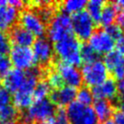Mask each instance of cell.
Masks as SVG:
<instances>
[{"mask_svg":"<svg viewBox=\"0 0 124 124\" xmlns=\"http://www.w3.org/2000/svg\"><path fill=\"white\" fill-rule=\"evenodd\" d=\"M41 71L34 67L33 69L26 72V78L24 83L18 91L14 93L13 102L14 107L16 110H25L34 102L33 93L38 83L39 76L41 75Z\"/></svg>","mask_w":124,"mask_h":124,"instance_id":"6da1fadb","label":"cell"},{"mask_svg":"<svg viewBox=\"0 0 124 124\" xmlns=\"http://www.w3.org/2000/svg\"><path fill=\"white\" fill-rule=\"evenodd\" d=\"M81 46L80 41L72 35L54 43V51L62 62L77 67L82 63Z\"/></svg>","mask_w":124,"mask_h":124,"instance_id":"7a4b0ae2","label":"cell"},{"mask_svg":"<svg viewBox=\"0 0 124 124\" xmlns=\"http://www.w3.org/2000/svg\"><path fill=\"white\" fill-rule=\"evenodd\" d=\"M54 112V105L49 99L35 101L22 115L21 121L23 124H34L35 122L43 124L52 118Z\"/></svg>","mask_w":124,"mask_h":124,"instance_id":"3957f363","label":"cell"},{"mask_svg":"<svg viewBox=\"0 0 124 124\" xmlns=\"http://www.w3.org/2000/svg\"><path fill=\"white\" fill-rule=\"evenodd\" d=\"M47 34L49 40L54 43L72 35V21L69 15L65 14L62 11L54 15L50 20Z\"/></svg>","mask_w":124,"mask_h":124,"instance_id":"277c9868","label":"cell"},{"mask_svg":"<svg viewBox=\"0 0 124 124\" xmlns=\"http://www.w3.org/2000/svg\"><path fill=\"white\" fill-rule=\"evenodd\" d=\"M81 74L83 82L85 83L87 86L93 88L108 79L109 72L103 61L98 59L94 62L85 63L82 68Z\"/></svg>","mask_w":124,"mask_h":124,"instance_id":"5b68a950","label":"cell"},{"mask_svg":"<svg viewBox=\"0 0 124 124\" xmlns=\"http://www.w3.org/2000/svg\"><path fill=\"white\" fill-rule=\"evenodd\" d=\"M72 35L78 40H88L95 31V22L86 11H80L71 17Z\"/></svg>","mask_w":124,"mask_h":124,"instance_id":"8992f818","label":"cell"},{"mask_svg":"<svg viewBox=\"0 0 124 124\" xmlns=\"http://www.w3.org/2000/svg\"><path fill=\"white\" fill-rule=\"evenodd\" d=\"M65 110L70 124H99L92 107L73 101L68 105Z\"/></svg>","mask_w":124,"mask_h":124,"instance_id":"52a82bcc","label":"cell"},{"mask_svg":"<svg viewBox=\"0 0 124 124\" xmlns=\"http://www.w3.org/2000/svg\"><path fill=\"white\" fill-rule=\"evenodd\" d=\"M20 26L30 32L34 36L43 37L46 33L45 22L41 18L36 11L32 9L23 10L18 16Z\"/></svg>","mask_w":124,"mask_h":124,"instance_id":"ba28073f","label":"cell"},{"mask_svg":"<svg viewBox=\"0 0 124 124\" xmlns=\"http://www.w3.org/2000/svg\"><path fill=\"white\" fill-rule=\"evenodd\" d=\"M9 59L11 64H13L16 69L22 71L33 69L36 62L32 49L24 46L14 45L11 47L9 51Z\"/></svg>","mask_w":124,"mask_h":124,"instance_id":"9c48e42d","label":"cell"},{"mask_svg":"<svg viewBox=\"0 0 124 124\" xmlns=\"http://www.w3.org/2000/svg\"><path fill=\"white\" fill-rule=\"evenodd\" d=\"M89 45L98 54H107L112 51L115 45V40L105 29L95 30L89 38Z\"/></svg>","mask_w":124,"mask_h":124,"instance_id":"30bf717a","label":"cell"},{"mask_svg":"<svg viewBox=\"0 0 124 124\" xmlns=\"http://www.w3.org/2000/svg\"><path fill=\"white\" fill-rule=\"evenodd\" d=\"M54 70L58 72L63 83H66L67 86L77 88L80 87L83 83V78L80 71L76 66L66 63L64 62H57L54 66Z\"/></svg>","mask_w":124,"mask_h":124,"instance_id":"8fae6325","label":"cell"},{"mask_svg":"<svg viewBox=\"0 0 124 124\" xmlns=\"http://www.w3.org/2000/svg\"><path fill=\"white\" fill-rule=\"evenodd\" d=\"M33 54L35 62L41 64H47L52 61L54 56V46L52 42L46 37H38L33 43Z\"/></svg>","mask_w":124,"mask_h":124,"instance_id":"7c38bea8","label":"cell"},{"mask_svg":"<svg viewBox=\"0 0 124 124\" xmlns=\"http://www.w3.org/2000/svg\"><path fill=\"white\" fill-rule=\"evenodd\" d=\"M92 93L96 100H106L109 101L117 100L119 93L118 83L112 78H108L103 83L93 87Z\"/></svg>","mask_w":124,"mask_h":124,"instance_id":"4fadbf2b","label":"cell"},{"mask_svg":"<svg viewBox=\"0 0 124 124\" xmlns=\"http://www.w3.org/2000/svg\"><path fill=\"white\" fill-rule=\"evenodd\" d=\"M103 62L108 72L110 71L115 79L120 81L124 77V55L112 50L105 54Z\"/></svg>","mask_w":124,"mask_h":124,"instance_id":"5bb4252c","label":"cell"},{"mask_svg":"<svg viewBox=\"0 0 124 124\" xmlns=\"http://www.w3.org/2000/svg\"><path fill=\"white\" fill-rule=\"evenodd\" d=\"M76 89L63 85L61 88L54 90L50 93V101L54 105H58L61 108L68 106L74 101L76 98Z\"/></svg>","mask_w":124,"mask_h":124,"instance_id":"9a60e30c","label":"cell"},{"mask_svg":"<svg viewBox=\"0 0 124 124\" xmlns=\"http://www.w3.org/2000/svg\"><path fill=\"white\" fill-rule=\"evenodd\" d=\"M26 78V72L19 69H12L4 76L3 86L9 93H16L20 89Z\"/></svg>","mask_w":124,"mask_h":124,"instance_id":"2e32d148","label":"cell"},{"mask_svg":"<svg viewBox=\"0 0 124 124\" xmlns=\"http://www.w3.org/2000/svg\"><path fill=\"white\" fill-rule=\"evenodd\" d=\"M18 9L8 4L0 6V32L11 28L18 18Z\"/></svg>","mask_w":124,"mask_h":124,"instance_id":"e0dca14e","label":"cell"},{"mask_svg":"<svg viewBox=\"0 0 124 124\" xmlns=\"http://www.w3.org/2000/svg\"><path fill=\"white\" fill-rule=\"evenodd\" d=\"M11 42L16 46L30 47L35 42V36L20 25L13 26L10 34Z\"/></svg>","mask_w":124,"mask_h":124,"instance_id":"ac0fdd59","label":"cell"},{"mask_svg":"<svg viewBox=\"0 0 124 124\" xmlns=\"http://www.w3.org/2000/svg\"><path fill=\"white\" fill-rule=\"evenodd\" d=\"M93 110L98 121H101L110 120V117L113 113L112 104L110 101L106 100H95V101H93Z\"/></svg>","mask_w":124,"mask_h":124,"instance_id":"d6986e66","label":"cell"},{"mask_svg":"<svg viewBox=\"0 0 124 124\" xmlns=\"http://www.w3.org/2000/svg\"><path fill=\"white\" fill-rule=\"evenodd\" d=\"M116 16H117V8L115 7L114 4H105L101 14L99 23L107 27L113 24L114 20L116 19Z\"/></svg>","mask_w":124,"mask_h":124,"instance_id":"ffe728a7","label":"cell"},{"mask_svg":"<svg viewBox=\"0 0 124 124\" xmlns=\"http://www.w3.org/2000/svg\"><path fill=\"white\" fill-rule=\"evenodd\" d=\"M105 2L102 0H91L86 4L87 13L90 15V16L93 18V20L96 23H99L101 17V11L103 9Z\"/></svg>","mask_w":124,"mask_h":124,"instance_id":"44dd1931","label":"cell"},{"mask_svg":"<svg viewBox=\"0 0 124 124\" xmlns=\"http://www.w3.org/2000/svg\"><path fill=\"white\" fill-rule=\"evenodd\" d=\"M87 1L85 0H68L62 2L61 5L62 11L65 14H76L80 11H83L86 7Z\"/></svg>","mask_w":124,"mask_h":124,"instance_id":"7402d4cb","label":"cell"},{"mask_svg":"<svg viewBox=\"0 0 124 124\" xmlns=\"http://www.w3.org/2000/svg\"><path fill=\"white\" fill-rule=\"evenodd\" d=\"M50 93H51V87L49 86L46 81L38 82L35 90H34V93H33L34 100L40 101L47 99V96L50 95Z\"/></svg>","mask_w":124,"mask_h":124,"instance_id":"603a6c76","label":"cell"},{"mask_svg":"<svg viewBox=\"0 0 124 124\" xmlns=\"http://www.w3.org/2000/svg\"><path fill=\"white\" fill-rule=\"evenodd\" d=\"M100 55L98 54L94 50H93L89 44H84L81 46V58L82 62H84L85 63L94 62L99 59Z\"/></svg>","mask_w":124,"mask_h":124,"instance_id":"cb8c5ba5","label":"cell"},{"mask_svg":"<svg viewBox=\"0 0 124 124\" xmlns=\"http://www.w3.org/2000/svg\"><path fill=\"white\" fill-rule=\"evenodd\" d=\"M76 98L79 103L83 104L84 106H90V104L93 102V96L92 91L88 87H83L76 93Z\"/></svg>","mask_w":124,"mask_h":124,"instance_id":"d4e9b609","label":"cell"},{"mask_svg":"<svg viewBox=\"0 0 124 124\" xmlns=\"http://www.w3.org/2000/svg\"><path fill=\"white\" fill-rule=\"evenodd\" d=\"M43 124H70L69 120L66 114V110L62 108H60L55 110L54 114L52 118L45 121Z\"/></svg>","mask_w":124,"mask_h":124,"instance_id":"484cf974","label":"cell"},{"mask_svg":"<svg viewBox=\"0 0 124 124\" xmlns=\"http://www.w3.org/2000/svg\"><path fill=\"white\" fill-rule=\"evenodd\" d=\"M17 110L14 105H7L0 110V121H15V119L17 117Z\"/></svg>","mask_w":124,"mask_h":124,"instance_id":"4316f807","label":"cell"},{"mask_svg":"<svg viewBox=\"0 0 124 124\" xmlns=\"http://www.w3.org/2000/svg\"><path fill=\"white\" fill-rule=\"evenodd\" d=\"M46 82L49 84V86L51 87V88H54V90L61 88L64 84L63 82H62V79L61 78V76H60V74L55 70L48 72L47 81Z\"/></svg>","mask_w":124,"mask_h":124,"instance_id":"83f0119b","label":"cell"},{"mask_svg":"<svg viewBox=\"0 0 124 124\" xmlns=\"http://www.w3.org/2000/svg\"><path fill=\"white\" fill-rule=\"evenodd\" d=\"M11 62L9 57L7 54H0V79L4 78V76L10 71Z\"/></svg>","mask_w":124,"mask_h":124,"instance_id":"f1b7e54d","label":"cell"},{"mask_svg":"<svg viewBox=\"0 0 124 124\" xmlns=\"http://www.w3.org/2000/svg\"><path fill=\"white\" fill-rule=\"evenodd\" d=\"M12 100L11 93L3 85L0 84V110L6 106L9 105Z\"/></svg>","mask_w":124,"mask_h":124,"instance_id":"f546056e","label":"cell"},{"mask_svg":"<svg viewBox=\"0 0 124 124\" xmlns=\"http://www.w3.org/2000/svg\"><path fill=\"white\" fill-rule=\"evenodd\" d=\"M10 49L11 44L9 38L7 37L5 33L0 32V54H7L10 51Z\"/></svg>","mask_w":124,"mask_h":124,"instance_id":"4dcf8cb0","label":"cell"},{"mask_svg":"<svg viewBox=\"0 0 124 124\" xmlns=\"http://www.w3.org/2000/svg\"><path fill=\"white\" fill-rule=\"evenodd\" d=\"M105 31L109 34V35L113 38L114 40H116L117 38H119L121 35H123V32H122V29H121L120 26H118L117 24H110L109 26L105 27Z\"/></svg>","mask_w":124,"mask_h":124,"instance_id":"1f68e13d","label":"cell"},{"mask_svg":"<svg viewBox=\"0 0 124 124\" xmlns=\"http://www.w3.org/2000/svg\"><path fill=\"white\" fill-rule=\"evenodd\" d=\"M114 47L116 48L115 50L118 53H120L122 55H124V34L115 40V45H114Z\"/></svg>","mask_w":124,"mask_h":124,"instance_id":"d6a6232c","label":"cell"},{"mask_svg":"<svg viewBox=\"0 0 124 124\" xmlns=\"http://www.w3.org/2000/svg\"><path fill=\"white\" fill-rule=\"evenodd\" d=\"M113 120L115 124H124V111L121 110H117L113 111Z\"/></svg>","mask_w":124,"mask_h":124,"instance_id":"836d02e7","label":"cell"},{"mask_svg":"<svg viewBox=\"0 0 124 124\" xmlns=\"http://www.w3.org/2000/svg\"><path fill=\"white\" fill-rule=\"evenodd\" d=\"M116 23L117 25L121 29H124V10H120V12L116 16Z\"/></svg>","mask_w":124,"mask_h":124,"instance_id":"e575fe53","label":"cell"},{"mask_svg":"<svg viewBox=\"0 0 124 124\" xmlns=\"http://www.w3.org/2000/svg\"><path fill=\"white\" fill-rule=\"evenodd\" d=\"M8 5H10L12 7H16V9L18 8H21V7L24 6V2H22V1H19V0H12V1H9V2H7Z\"/></svg>","mask_w":124,"mask_h":124,"instance_id":"d590c367","label":"cell"},{"mask_svg":"<svg viewBox=\"0 0 124 124\" xmlns=\"http://www.w3.org/2000/svg\"><path fill=\"white\" fill-rule=\"evenodd\" d=\"M118 90L119 93H121L122 97H124V77L121 80H120V82L118 83Z\"/></svg>","mask_w":124,"mask_h":124,"instance_id":"8d00e7d4","label":"cell"},{"mask_svg":"<svg viewBox=\"0 0 124 124\" xmlns=\"http://www.w3.org/2000/svg\"><path fill=\"white\" fill-rule=\"evenodd\" d=\"M114 6L115 7L118 9H120V10H124V0H119V1H116V2H114Z\"/></svg>","mask_w":124,"mask_h":124,"instance_id":"74e56055","label":"cell"},{"mask_svg":"<svg viewBox=\"0 0 124 124\" xmlns=\"http://www.w3.org/2000/svg\"><path fill=\"white\" fill-rule=\"evenodd\" d=\"M119 106H120V110L124 111V97H122L121 100L119 101Z\"/></svg>","mask_w":124,"mask_h":124,"instance_id":"f35d334b","label":"cell"},{"mask_svg":"<svg viewBox=\"0 0 124 124\" xmlns=\"http://www.w3.org/2000/svg\"><path fill=\"white\" fill-rule=\"evenodd\" d=\"M0 124H16L15 121H0Z\"/></svg>","mask_w":124,"mask_h":124,"instance_id":"ab89813d","label":"cell"},{"mask_svg":"<svg viewBox=\"0 0 124 124\" xmlns=\"http://www.w3.org/2000/svg\"><path fill=\"white\" fill-rule=\"evenodd\" d=\"M101 124H115V123H114V121L112 120H107L105 121H102Z\"/></svg>","mask_w":124,"mask_h":124,"instance_id":"60d3db41","label":"cell"},{"mask_svg":"<svg viewBox=\"0 0 124 124\" xmlns=\"http://www.w3.org/2000/svg\"><path fill=\"white\" fill-rule=\"evenodd\" d=\"M7 1H3V0H0V6H3L5 4H7Z\"/></svg>","mask_w":124,"mask_h":124,"instance_id":"b9f144b4","label":"cell"}]
</instances>
